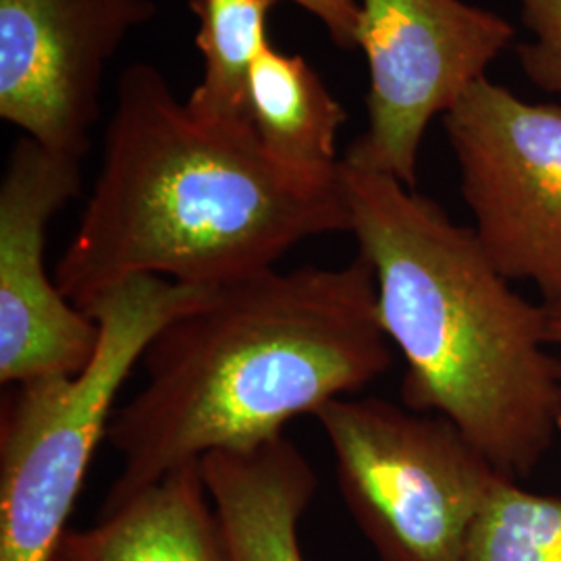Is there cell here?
Masks as SVG:
<instances>
[{
	"mask_svg": "<svg viewBox=\"0 0 561 561\" xmlns=\"http://www.w3.org/2000/svg\"><path fill=\"white\" fill-rule=\"evenodd\" d=\"M350 231L340 164L283 161L252 127L198 119L159 67L134 62L55 280L88 312L127 280L222 287L275 268L301 241Z\"/></svg>",
	"mask_w": 561,
	"mask_h": 561,
	"instance_id": "obj_1",
	"label": "cell"
},
{
	"mask_svg": "<svg viewBox=\"0 0 561 561\" xmlns=\"http://www.w3.org/2000/svg\"><path fill=\"white\" fill-rule=\"evenodd\" d=\"M391 360L362 254L222 285L148 345L146 385L106 433L121 472L102 510L208 454L279 439L287 422L360 391Z\"/></svg>",
	"mask_w": 561,
	"mask_h": 561,
	"instance_id": "obj_2",
	"label": "cell"
},
{
	"mask_svg": "<svg viewBox=\"0 0 561 561\" xmlns=\"http://www.w3.org/2000/svg\"><path fill=\"white\" fill-rule=\"evenodd\" d=\"M340 178L382 331L405 360V408L454 422L505 479L528 477L561 414L547 306L522 298L437 202L343 161Z\"/></svg>",
	"mask_w": 561,
	"mask_h": 561,
	"instance_id": "obj_3",
	"label": "cell"
},
{
	"mask_svg": "<svg viewBox=\"0 0 561 561\" xmlns=\"http://www.w3.org/2000/svg\"><path fill=\"white\" fill-rule=\"evenodd\" d=\"M217 289L127 280L85 312L101 335L83 370L11 385L0 421V561H53L123 382L169 322Z\"/></svg>",
	"mask_w": 561,
	"mask_h": 561,
	"instance_id": "obj_4",
	"label": "cell"
},
{
	"mask_svg": "<svg viewBox=\"0 0 561 561\" xmlns=\"http://www.w3.org/2000/svg\"><path fill=\"white\" fill-rule=\"evenodd\" d=\"M314 419L341 495L381 561H460L502 474L454 422L379 398L329 401Z\"/></svg>",
	"mask_w": 561,
	"mask_h": 561,
	"instance_id": "obj_5",
	"label": "cell"
},
{
	"mask_svg": "<svg viewBox=\"0 0 561 561\" xmlns=\"http://www.w3.org/2000/svg\"><path fill=\"white\" fill-rule=\"evenodd\" d=\"M443 125L484 252L503 277L530 280L545 306L561 304V106L481 78Z\"/></svg>",
	"mask_w": 561,
	"mask_h": 561,
	"instance_id": "obj_6",
	"label": "cell"
},
{
	"mask_svg": "<svg viewBox=\"0 0 561 561\" xmlns=\"http://www.w3.org/2000/svg\"><path fill=\"white\" fill-rule=\"evenodd\" d=\"M514 38L510 21L463 0H360L368 127L341 161L414 190L428 123L486 78Z\"/></svg>",
	"mask_w": 561,
	"mask_h": 561,
	"instance_id": "obj_7",
	"label": "cell"
},
{
	"mask_svg": "<svg viewBox=\"0 0 561 561\" xmlns=\"http://www.w3.org/2000/svg\"><path fill=\"white\" fill-rule=\"evenodd\" d=\"M154 15L150 0H0V117L81 159L108 60Z\"/></svg>",
	"mask_w": 561,
	"mask_h": 561,
	"instance_id": "obj_8",
	"label": "cell"
},
{
	"mask_svg": "<svg viewBox=\"0 0 561 561\" xmlns=\"http://www.w3.org/2000/svg\"><path fill=\"white\" fill-rule=\"evenodd\" d=\"M81 159L23 138L0 183V382L78 375L99 345V322L46 273L53 217L78 196Z\"/></svg>",
	"mask_w": 561,
	"mask_h": 561,
	"instance_id": "obj_9",
	"label": "cell"
},
{
	"mask_svg": "<svg viewBox=\"0 0 561 561\" xmlns=\"http://www.w3.org/2000/svg\"><path fill=\"white\" fill-rule=\"evenodd\" d=\"M201 463L229 561H304L298 524L317 474L294 443L279 437L248 451H215Z\"/></svg>",
	"mask_w": 561,
	"mask_h": 561,
	"instance_id": "obj_10",
	"label": "cell"
},
{
	"mask_svg": "<svg viewBox=\"0 0 561 561\" xmlns=\"http://www.w3.org/2000/svg\"><path fill=\"white\" fill-rule=\"evenodd\" d=\"M208 502L201 461L185 463L102 510L96 526L65 530L53 561H229Z\"/></svg>",
	"mask_w": 561,
	"mask_h": 561,
	"instance_id": "obj_11",
	"label": "cell"
},
{
	"mask_svg": "<svg viewBox=\"0 0 561 561\" xmlns=\"http://www.w3.org/2000/svg\"><path fill=\"white\" fill-rule=\"evenodd\" d=\"M250 123L268 152L283 161L337 167V134L347 113L300 55H285L271 42L250 73Z\"/></svg>",
	"mask_w": 561,
	"mask_h": 561,
	"instance_id": "obj_12",
	"label": "cell"
},
{
	"mask_svg": "<svg viewBox=\"0 0 561 561\" xmlns=\"http://www.w3.org/2000/svg\"><path fill=\"white\" fill-rule=\"evenodd\" d=\"M201 20L202 80L185 101L198 119L252 127L248 108L250 73L268 44L266 20L275 0H190ZM254 129V127H252Z\"/></svg>",
	"mask_w": 561,
	"mask_h": 561,
	"instance_id": "obj_13",
	"label": "cell"
},
{
	"mask_svg": "<svg viewBox=\"0 0 561 561\" xmlns=\"http://www.w3.org/2000/svg\"><path fill=\"white\" fill-rule=\"evenodd\" d=\"M460 561H561V497L500 477L468 530Z\"/></svg>",
	"mask_w": 561,
	"mask_h": 561,
	"instance_id": "obj_14",
	"label": "cell"
},
{
	"mask_svg": "<svg viewBox=\"0 0 561 561\" xmlns=\"http://www.w3.org/2000/svg\"><path fill=\"white\" fill-rule=\"evenodd\" d=\"M533 38L516 46L522 71L545 92L561 94V0H516Z\"/></svg>",
	"mask_w": 561,
	"mask_h": 561,
	"instance_id": "obj_15",
	"label": "cell"
},
{
	"mask_svg": "<svg viewBox=\"0 0 561 561\" xmlns=\"http://www.w3.org/2000/svg\"><path fill=\"white\" fill-rule=\"evenodd\" d=\"M279 2V0H275ZM314 15L327 27L333 42L345 48H358L360 0H287Z\"/></svg>",
	"mask_w": 561,
	"mask_h": 561,
	"instance_id": "obj_16",
	"label": "cell"
},
{
	"mask_svg": "<svg viewBox=\"0 0 561 561\" xmlns=\"http://www.w3.org/2000/svg\"><path fill=\"white\" fill-rule=\"evenodd\" d=\"M549 312V343L561 345V304L547 306Z\"/></svg>",
	"mask_w": 561,
	"mask_h": 561,
	"instance_id": "obj_17",
	"label": "cell"
},
{
	"mask_svg": "<svg viewBox=\"0 0 561 561\" xmlns=\"http://www.w3.org/2000/svg\"><path fill=\"white\" fill-rule=\"evenodd\" d=\"M558 431H560V433H561V414H560V419H558Z\"/></svg>",
	"mask_w": 561,
	"mask_h": 561,
	"instance_id": "obj_18",
	"label": "cell"
}]
</instances>
